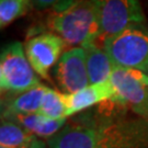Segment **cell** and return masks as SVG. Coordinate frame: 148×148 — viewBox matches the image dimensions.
I'll use <instances>...</instances> for the list:
<instances>
[{
	"label": "cell",
	"mask_w": 148,
	"mask_h": 148,
	"mask_svg": "<svg viewBox=\"0 0 148 148\" xmlns=\"http://www.w3.org/2000/svg\"><path fill=\"white\" fill-rule=\"evenodd\" d=\"M0 146L7 148H44V143L21 125L2 120L0 126Z\"/></svg>",
	"instance_id": "7c38bea8"
},
{
	"label": "cell",
	"mask_w": 148,
	"mask_h": 148,
	"mask_svg": "<svg viewBox=\"0 0 148 148\" xmlns=\"http://www.w3.org/2000/svg\"><path fill=\"white\" fill-rule=\"evenodd\" d=\"M64 99L66 116H70L101 102L114 101L115 90L109 79L99 84H90L74 93H64Z\"/></svg>",
	"instance_id": "9c48e42d"
},
{
	"label": "cell",
	"mask_w": 148,
	"mask_h": 148,
	"mask_svg": "<svg viewBox=\"0 0 148 148\" xmlns=\"http://www.w3.org/2000/svg\"><path fill=\"white\" fill-rule=\"evenodd\" d=\"M55 78L64 93H74L90 85L84 47L64 52L54 68Z\"/></svg>",
	"instance_id": "8992f818"
},
{
	"label": "cell",
	"mask_w": 148,
	"mask_h": 148,
	"mask_svg": "<svg viewBox=\"0 0 148 148\" xmlns=\"http://www.w3.org/2000/svg\"><path fill=\"white\" fill-rule=\"evenodd\" d=\"M103 48L114 65L148 74V27H128L103 42Z\"/></svg>",
	"instance_id": "3957f363"
},
{
	"label": "cell",
	"mask_w": 148,
	"mask_h": 148,
	"mask_svg": "<svg viewBox=\"0 0 148 148\" xmlns=\"http://www.w3.org/2000/svg\"><path fill=\"white\" fill-rule=\"evenodd\" d=\"M87 69L90 84H99L110 79L114 64L104 48L99 47L95 43L86 46Z\"/></svg>",
	"instance_id": "8fae6325"
},
{
	"label": "cell",
	"mask_w": 148,
	"mask_h": 148,
	"mask_svg": "<svg viewBox=\"0 0 148 148\" xmlns=\"http://www.w3.org/2000/svg\"><path fill=\"white\" fill-rule=\"evenodd\" d=\"M47 24L73 47H86L100 37V25L91 0H68L57 5L48 16Z\"/></svg>",
	"instance_id": "7a4b0ae2"
},
{
	"label": "cell",
	"mask_w": 148,
	"mask_h": 148,
	"mask_svg": "<svg viewBox=\"0 0 148 148\" xmlns=\"http://www.w3.org/2000/svg\"><path fill=\"white\" fill-rule=\"evenodd\" d=\"M7 121L14 122L27 130L30 133L40 136V137H52L59 132V130L64 126L66 119L62 120H51L43 116L38 113L27 114V115H13Z\"/></svg>",
	"instance_id": "4fadbf2b"
},
{
	"label": "cell",
	"mask_w": 148,
	"mask_h": 148,
	"mask_svg": "<svg viewBox=\"0 0 148 148\" xmlns=\"http://www.w3.org/2000/svg\"><path fill=\"white\" fill-rule=\"evenodd\" d=\"M0 148H7V147H3V146H0Z\"/></svg>",
	"instance_id": "e0dca14e"
},
{
	"label": "cell",
	"mask_w": 148,
	"mask_h": 148,
	"mask_svg": "<svg viewBox=\"0 0 148 148\" xmlns=\"http://www.w3.org/2000/svg\"><path fill=\"white\" fill-rule=\"evenodd\" d=\"M100 25L102 43L128 27L144 24L142 7L138 0H91Z\"/></svg>",
	"instance_id": "5b68a950"
},
{
	"label": "cell",
	"mask_w": 148,
	"mask_h": 148,
	"mask_svg": "<svg viewBox=\"0 0 148 148\" xmlns=\"http://www.w3.org/2000/svg\"><path fill=\"white\" fill-rule=\"evenodd\" d=\"M64 47L65 42L57 34L44 33L30 38L24 51L36 75L48 79V71L57 64Z\"/></svg>",
	"instance_id": "52a82bcc"
},
{
	"label": "cell",
	"mask_w": 148,
	"mask_h": 148,
	"mask_svg": "<svg viewBox=\"0 0 148 148\" xmlns=\"http://www.w3.org/2000/svg\"><path fill=\"white\" fill-rule=\"evenodd\" d=\"M31 5V0H0L1 29L8 27L18 18L24 16Z\"/></svg>",
	"instance_id": "9a60e30c"
},
{
	"label": "cell",
	"mask_w": 148,
	"mask_h": 148,
	"mask_svg": "<svg viewBox=\"0 0 148 148\" xmlns=\"http://www.w3.org/2000/svg\"><path fill=\"white\" fill-rule=\"evenodd\" d=\"M145 133L132 124L67 126L48 139V148H143Z\"/></svg>",
	"instance_id": "6da1fadb"
},
{
	"label": "cell",
	"mask_w": 148,
	"mask_h": 148,
	"mask_svg": "<svg viewBox=\"0 0 148 148\" xmlns=\"http://www.w3.org/2000/svg\"><path fill=\"white\" fill-rule=\"evenodd\" d=\"M37 113L51 120L66 119V103L64 93L47 88Z\"/></svg>",
	"instance_id": "5bb4252c"
},
{
	"label": "cell",
	"mask_w": 148,
	"mask_h": 148,
	"mask_svg": "<svg viewBox=\"0 0 148 148\" xmlns=\"http://www.w3.org/2000/svg\"><path fill=\"white\" fill-rule=\"evenodd\" d=\"M68 0H31L32 5L37 10H45L48 8H56Z\"/></svg>",
	"instance_id": "2e32d148"
},
{
	"label": "cell",
	"mask_w": 148,
	"mask_h": 148,
	"mask_svg": "<svg viewBox=\"0 0 148 148\" xmlns=\"http://www.w3.org/2000/svg\"><path fill=\"white\" fill-rule=\"evenodd\" d=\"M40 85L21 43L12 42L5 45L0 55L1 92L20 95Z\"/></svg>",
	"instance_id": "277c9868"
},
{
	"label": "cell",
	"mask_w": 148,
	"mask_h": 148,
	"mask_svg": "<svg viewBox=\"0 0 148 148\" xmlns=\"http://www.w3.org/2000/svg\"><path fill=\"white\" fill-rule=\"evenodd\" d=\"M115 90V99L113 102L131 106L134 111L148 115V87L135 79L127 68L114 65L110 77Z\"/></svg>",
	"instance_id": "ba28073f"
},
{
	"label": "cell",
	"mask_w": 148,
	"mask_h": 148,
	"mask_svg": "<svg viewBox=\"0 0 148 148\" xmlns=\"http://www.w3.org/2000/svg\"><path fill=\"white\" fill-rule=\"evenodd\" d=\"M46 90L47 87L40 85L29 91L20 93L14 99L5 103L2 110V119L5 120L13 115H27L37 113Z\"/></svg>",
	"instance_id": "30bf717a"
}]
</instances>
